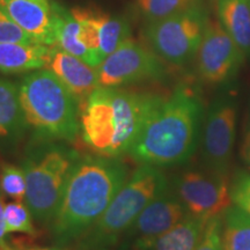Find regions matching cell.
Listing matches in <instances>:
<instances>
[{
	"instance_id": "cell-1",
	"label": "cell",
	"mask_w": 250,
	"mask_h": 250,
	"mask_svg": "<svg viewBox=\"0 0 250 250\" xmlns=\"http://www.w3.org/2000/svg\"><path fill=\"white\" fill-rule=\"evenodd\" d=\"M164 96L99 86L79 104L81 139L98 155L120 158L132 147Z\"/></svg>"
},
{
	"instance_id": "cell-2",
	"label": "cell",
	"mask_w": 250,
	"mask_h": 250,
	"mask_svg": "<svg viewBox=\"0 0 250 250\" xmlns=\"http://www.w3.org/2000/svg\"><path fill=\"white\" fill-rule=\"evenodd\" d=\"M129 176L120 158L79 156L52 219V234L59 245L79 239L104 213Z\"/></svg>"
},
{
	"instance_id": "cell-3",
	"label": "cell",
	"mask_w": 250,
	"mask_h": 250,
	"mask_svg": "<svg viewBox=\"0 0 250 250\" xmlns=\"http://www.w3.org/2000/svg\"><path fill=\"white\" fill-rule=\"evenodd\" d=\"M203 112L198 94L180 85L169 96H164L146 121L130 149L131 158L155 167L187 162L198 145Z\"/></svg>"
},
{
	"instance_id": "cell-4",
	"label": "cell",
	"mask_w": 250,
	"mask_h": 250,
	"mask_svg": "<svg viewBox=\"0 0 250 250\" xmlns=\"http://www.w3.org/2000/svg\"><path fill=\"white\" fill-rule=\"evenodd\" d=\"M21 107L37 140L74 142L80 133L79 102L49 68L33 71L19 83Z\"/></svg>"
},
{
	"instance_id": "cell-5",
	"label": "cell",
	"mask_w": 250,
	"mask_h": 250,
	"mask_svg": "<svg viewBox=\"0 0 250 250\" xmlns=\"http://www.w3.org/2000/svg\"><path fill=\"white\" fill-rule=\"evenodd\" d=\"M168 189V181L158 167L140 165L104 213L80 237L78 250H96L116 245L140 212Z\"/></svg>"
},
{
	"instance_id": "cell-6",
	"label": "cell",
	"mask_w": 250,
	"mask_h": 250,
	"mask_svg": "<svg viewBox=\"0 0 250 250\" xmlns=\"http://www.w3.org/2000/svg\"><path fill=\"white\" fill-rule=\"evenodd\" d=\"M79 154L56 140H37L22 161L26 175V204L40 223L55 218L70 173Z\"/></svg>"
},
{
	"instance_id": "cell-7",
	"label": "cell",
	"mask_w": 250,
	"mask_h": 250,
	"mask_svg": "<svg viewBox=\"0 0 250 250\" xmlns=\"http://www.w3.org/2000/svg\"><path fill=\"white\" fill-rule=\"evenodd\" d=\"M208 21V9L197 0L179 13L146 23L144 35L148 48L162 61L183 66L197 56Z\"/></svg>"
},
{
	"instance_id": "cell-8",
	"label": "cell",
	"mask_w": 250,
	"mask_h": 250,
	"mask_svg": "<svg viewBox=\"0 0 250 250\" xmlns=\"http://www.w3.org/2000/svg\"><path fill=\"white\" fill-rule=\"evenodd\" d=\"M96 71L102 87H122L143 81L161 80L167 72L159 56L148 46L130 37L109 55Z\"/></svg>"
},
{
	"instance_id": "cell-9",
	"label": "cell",
	"mask_w": 250,
	"mask_h": 250,
	"mask_svg": "<svg viewBox=\"0 0 250 250\" xmlns=\"http://www.w3.org/2000/svg\"><path fill=\"white\" fill-rule=\"evenodd\" d=\"M174 189L188 213L204 220L224 215L233 204L227 173L184 171L175 177Z\"/></svg>"
},
{
	"instance_id": "cell-10",
	"label": "cell",
	"mask_w": 250,
	"mask_h": 250,
	"mask_svg": "<svg viewBox=\"0 0 250 250\" xmlns=\"http://www.w3.org/2000/svg\"><path fill=\"white\" fill-rule=\"evenodd\" d=\"M196 57L201 79L217 85L236 76L246 56L219 21L210 20Z\"/></svg>"
},
{
	"instance_id": "cell-11",
	"label": "cell",
	"mask_w": 250,
	"mask_h": 250,
	"mask_svg": "<svg viewBox=\"0 0 250 250\" xmlns=\"http://www.w3.org/2000/svg\"><path fill=\"white\" fill-rule=\"evenodd\" d=\"M236 134V105L232 98L212 103L203 129V156L211 170L227 173Z\"/></svg>"
},
{
	"instance_id": "cell-12",
	"label": "cell",
	"mask_w": 250,
	"mask_h": 250,
	"mask_svg": "<svg viewBox=\"0 0 250 250\" xmlns=\"http://www.w3.org/2000/svg\"><path fill=\"white\" fill-rule=\"evenodd\" d=\"M187 214L186 206L176 193L166 190L140 212L130 227L129 234L133 239L134 250H151L156 240Z\"/></svg>"
},
{
	"instance_id": "cell-13",
	"label": "cell",
	"mask_w": 250,
	"mask_h": 250,
	"mask_svg": "<svg viewBox=\"0 0 250 250\" xmlns=\"http://www.w3.org/2000/svg\"><path fill=\"white\" fill-rule=\"evenodd\" d=\"M46 67L70 90L79 104L100 86L96 67L90 66L57 45L51 46Z\"/></svg>"
},
{
	"instance_id": "cell-14",
	"label": "cell",
	"mask_w": 250,
	"mask_h": 250,
	"mask_svg": "<svg viewBox=\"0 0 250 250\" xmlns=\"http://www.w3.org/2000/svg\"><path fill=\"white\" fill-rule=\"evenodd\" d=\"M0 7L36 43L56 45L55 20L51 4L36 0H0Z\"/></svg>"
},
{
	"instance_id": "cell-15",
	"label": "cell",
	"mask_w": 250,
	"mask_h": 250,
	"mask_svg": "<svg viewBox=\"0 0 250 250\" xmlns=\"http://www.w3.org/2000/svg\"><path fill=\"white\" fill-rule=\"evenodd\" d=\"M51 46L0 43V73L18 74L46 67Z\"/></svg>"
},
{
	"instance_id": "cell-16",
	"label": "cell",
	"mask_w": 250,
	"mask_h": 250,
	"mask_svg": "<svg viewBox=\"0 0 250 250\" xmlns=\"http://www.w3.org/2000/svg\"><path fill=\"white\" fill-rule=\"evenodd\" d=\"M28 127L21 107L19 86L0 78V139L17 142Z\"/></svg>"
},
{
	"instance_id": "cell-17",
	"label": "cell",
	"mask_w": 250,
	"mask_h": 250,
	"mask_svg": "<svg viewBox=\"0 0 250 250\" xmlns=\"http://www.w3.org/2000/svg\"><path fill=\"white\" fill-rule=\"evenodd\" d=\"M218 21L246 57L250 58V7L248 0H217Z\"/></svg>"
},
{
	"instance_id": "cell-18",
	"label": "cell",
	"mask_w": 250,
	"mask_h": 250,
	"mask_svg": "<svg viewBox=\"0 0 250 250\" xmlns=\"http://www.w3.org/2000/svg\"><path fill=\"white\" fill-rule=\"evenodd\" d=\"M208 220L188 213L154 242L151 250H196Z\"/></svg>"
},
{
	"instance_id": "cell-19",
	"label": "cell",
	"mask_w": 250,
	"mask_h": 250,
	"mask_svg": "<svg viewBox=\"0 0 250 250\" xmlns=\"http://www.w3.org/2000/svg\"><path fill=\"white\" fill-rule=\"evenodd\" d=\"M55 20L56 45L90 65L89 54L80 41V24L71 9L52 2Z\"/></svg>"
},
{
	"instance_id": "cell-20",
	"label": "cell",
	"mask_w": 250,
	"mask_h": 250,
	"mask_svg": "<svg viewBox=\"0 0 250 250\" xmlns=\"http://www.w3.org/2000/svg\"><path fill=\"white\" fill-rule=\"evenodd\" d=\"M223 250H250V215L232 205L223 215Z\"/></svg>"
},
{
	"instance_id": "cell-21",
	"label": "cell",
	"mask_w": 250,
	"mask_h": 250,
	"mask_svg": "<svg viewBox=\"0 0 250 250\" xmlns=\"http://www.w3.org/2000/svg\"><path fill=\"white\" fill-rule=\"evenodd\" d=\"M71 12L80 24V41L89 54L90 66L98 67L103 62L100 52V34L104 13L81 7L72 8Z\"/></svg>"
},
{
	"instance_id": "cell-22",
	"label": "cell",
	"mask_w": 250,
	"mask_h": 250,
	"mask_svg": "<svg viewBox=\"0 0 250 250\" xmlns=\"http://www.w3.org/2000/svg\"><path fill=\"white\" fill-rule=\"evenodd\" d=\"M130 37V26L125 19L112 18L108 14H103L100 34V52L102 61L120 46L125 40Z\"/></svg>"
},
{
	"instance_id": "cell-23",
	"label": "cell",
	"mask_w": 250,
	"mask_h": 250,
	"mask_svg": "<svg viewBox=\"0 0 250 250\" xmlns=\"http://www.w3.org/2000/svg\"><path fill=\"white\" fill-rule=\"evenodd\" d=\"M197 0H138V9L146 23L155 22L183 11Z\"/></svg>"
},
{
	"instance_id": "cell-24",
	"label": "cell",
	"mask_w": 250,
	"mask_h": 250,
	"mask_svg": "<svg viewBox=\"0 0 250 250\" xmlns=\"http://www.w3.org/2000/svg\"><path fill=\"white\" fill-rule=\"evenodd\" d=\"M4 219L8 233H24L35 235L36 229L31 221V212L23 202H9L4 206Z\"/></svg>"
},
{
	"instance_id": "cell-25",
	"label": "cell",
	"mask_w": 250,
	"mask_h": 250,
	"mask_svg": "<svg viewBox=\"0 0 250 250\" xmlns=\"http://www.w3.org/2000/svg\"><path fill=\"white\" fill-rule=\"evenodd\" d=\"M0 189L2 195L17 202H23L27 192L26 175L22 167L4 165L0 171Z\"/></svg>"
},
{
	"instance_id": "cell-26",
	"label": "cell",
	"mask_w": 250,
	"mask_h": 250,
	"mask_svg": "<svg viewBox=\"0 0 250 250\" xmlns=\"http://www.w3.org/2000/svg\"><path fill=\"white\" fill-rule=\"evenodd\" d=\"M0 43L36 44L35 40L17 22H14L1 7H0Z\"/></svg>"
},
{
	"instance_id": "cell-27",
	"label": "cell",
	"mask_w": 250,
	"mask_h": 250,
	"mask_svg": "<svg viewBox=\"0 0 250 250\" xmlns=\"http://www.w3.org/2000/svg\"><path fill=\"white\" fill-rule=\"evenodd\" d=\"M230 197L234 205L250 215V174L239 170L230 182Z\"/></svg>"
},
{
	"instance_id": "cell-28",
	"label": "cell",
	"mask_w": 250,
	"mask_h": 250,
	"mask_svg": "<svg viewBox=\"0 0 250 250\" xmlns=\"http://www.w3.org/2000/svg\"><path fill=\"white\" fill-rule=\"evenodd\" d=\"M221 233H223V215L210 219L206 224L204 234L196 250H223Z\"/></svg>"
},
{
	"instance_id": "cell-29",
	"label": "cell",
	"mask_w": 250,
	"mask_h": 250,
	"mask_svg": "<svg viewBox=\"0 0 250 250\" xmlns=\"http://www.w3.org/2000/svg\"><path fill=\"white\" fill-rule=\"evenodd\" d=\"M4 201H2V192L0 189V248H4L7 245L5 242V236L7 234L6 230V225H5V219H4Z\"/></svg>"
},
{
	"instance_id": "cell-30",
	"label": "cell",
	"mask_w": 250,
	"mask_h": 250,
	"mask_svg": "<svg viewBox=\"0 0 250 250\" xmlns=\"http://www.w3.org/2000/svg\"><path fill=\"white\" fill-rule=\"evenodd\" d=\"M242 156L243 160L248 167L250 168V130L247 132L246 138L243 140V145H242Z\"/></svg>"
},
{
	"instance_id": "cell-31",
	"label": "cell",
	"mask_w": 250,
	"mask_h": 250,
	"mask_svg": "<svg viewBox=\"0 0 250 250\" xmlns=\"http://www.w3.org/2000/svg\"><path fill=\"white\" fill-rule=\"evenodd\" d=\"M9 250H15L9 248ZM22 250H66L62 247H46V248H28V249H22Z\"/></svg>"
},
{
	"instance_id": "cell-32",
	"label": "cell",
	"mask_w": 250,
	"mask_h": 250,
	"mask_svg": "<svg viewBox=\"0 0 250 250\" xmlns=\"http://www.w3.org/2000/svg\"><path fill=\"white\" fill-rule=\"evenodd\" d=\"M36 1H40V2H42V4H50V1H49V0H36Z\"/></svg>"
},
{
	"instance_id": "cell-33",
	"label": "cell",
	"mask_w": 250,
	"mask_h": 250,
	"mask_svg": "<svg viewBox=\"0 0 250 250\" xmlns=\"http://www.w3.org/2000/svg\"><path fill=\"white\" fill-rule=\"evenodd\" d=\"M0 250H9V247L6 246V247H4V248H0Z\"/></svg>"
},
{
	"instance_id": "cell-34",
	"label": "cell",
	"mask_w": 250,
	"mask_h": 250,
	"mask_svg": "<svg viewBox=\"0 0 250 250\" xmlns=\"http://www.w3.org/2000/svg\"><path fill=\"white\" fill-rule=\"evenodd\" d=\"M96 250H110V249H108V248H100V249H96Z\"/></svg>"
},
{
	"instance_id": "cell-35",
	"label": "cell",
	"mask_w": 250,
	"mask_h": 250,
	"mask_svg": "<svg viewBox=\"0 0 250 250\" xmlns=\"http://www.w3.org/2000/svg\"><path fill=\"white\" fill-rule=\"evenodd\" d=\"M248 1H249V7H250V0H248Z\"/></svg>"
}]
</instances>
